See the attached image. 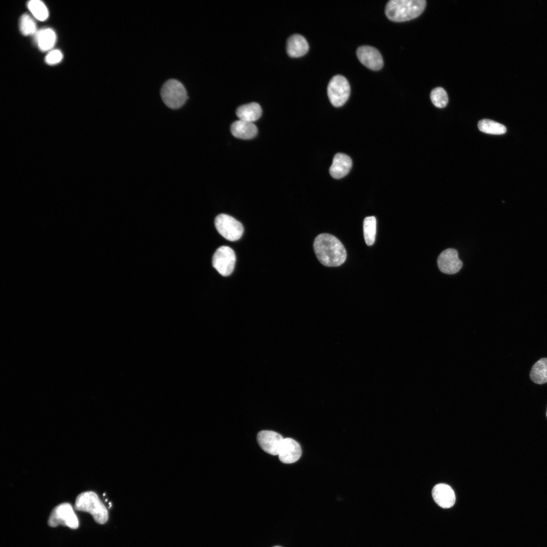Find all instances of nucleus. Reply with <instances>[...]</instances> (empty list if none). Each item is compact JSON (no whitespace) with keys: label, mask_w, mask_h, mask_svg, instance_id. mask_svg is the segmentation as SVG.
<instances>
[{"label":"nucleus","mask_w":547,"mask_h":547,"mask_svg":"<svg viewBox=\"0 0 547 547\" xmlns=\"http://www.w3.org/2000/svg\"><path fill=\"white\" fill-rule=\"evenodd\" d=\"M478 127L480 131L490 134L501 135L506 131V128L504 125L489 119L480 121Z\"/></svg>","instance_id":"20"},{"label":"nucleus","mask_w":547,"mask_h":547,"mask_svg":"<svg viewBox=\"0 0 547 547\" xmlns=\"http://www.w3.org/2000/svg\"><path fill=\"white\" fill-rule=\"evenodd\" d=\"M230 131L237 138L250 139L256 136L258 129L253 123L239 120L232 124Z\"/></svg>","instance_id":"15"},{"label":"nucleus","mask_w":547,"mask_h":547,"mask_svg":"<svg viewBox=\"0 0 547 547\" xmlns=\"http://www.w3.org/2000/svg\"><path fill=\"white\" fill-rule=\"evenodd\" d=\"M34 35V41L38 49L43 52L51 49L56 42L55 32L50 28L37 30Z\"/></svg>","instance_id":"17"},{"label":"nucleus","mask_w":547,"mask_h":547,"mask_svg":"<svg viewBox=\"0 0 547 547\" xmlns=\"http://www.w3.org/2000/svg\"><path fill=\"white\" fill-rule=\"evenodd\" d=\"M363 229L366 244L368 246L373 245L375 242L376 232V220L374 216L367 217L364 219Z\"/></svg>","instance_id":"21"},{"label":"nucleus","mask_w":547,"mask_h":547,"mask_svg":"<svg viewBox=\"0 0 547 547\" xmlns=\"http://www.w3.org/2000/svg\"><path fill=\"white\" fill-rule=\"evenodd\" d=\"M63 58V54L59 50L51 51L46 55L45 61L49 65H54L59 63Z\"/></svg>","instance_id":"25"},{"label":"nucleus","mask_w":547,"mask_h":547,"mask_svg":"<svg viewBox=\"0 0 547 547\" xmlns=\"http://www.w3.org/2000/svg\"><path fill=\"white\" fill-rule=\"evenodd\" d=\"M274 547H281V546H274Z\"/></svg>","instance_id":"26"},{"label":"nucleus","mask_w":547,"mask_h":547,"mask_svg":"<svg viewBox=\"0 0 547 547\" xmlns=\"http://www.w3.org/2000/svg\"><path fill=\"white\" fill-rule=\"evenodd\" d=\"M350 88L346 79L341 75L334 76L327 87V94L331 104L336 107L342 106L348 100Z\"/></svg>","instance_id":"6"},{"label":"nucleus","mask_w":547,"mask_h":547,"mask_svg":"<svg viewBox=\"0 0 547 547\" xmlns=\"http://www.w3.org/2000/svg\"><path fill=\"white\" fill-rule=\"evenodd\" d=\"M48 523L52 527L61 525L72 529H77L79 525V520L72 506L67 502L61 503L54 507L50 514Z\"/></svg>","instance_id":"5"},{"label":"nucleus","mask_w":547,"mask_h":547,"mask_svg":"<svg viewBox=\"0 0 547 547\" xmlns=\"http://www.w3.org/2000/svg\"><path fill=\"white\" fill-rule=\"evenodd\" d=\"M426 7L424 0H390L385 7V15L393 22H401L419 16Z\"/></svg>","instance_id":"2"},{"label":"nucleus","mask_w":547,"mask_h":547,"mask_svg":"<svg viewBox=\"0 0 547 547\" xmlns=\"http://www.w3.org/2000/svg\"><path fill=\"white\" fill-rule=\"evenodd\" d=\"M532 381L539 384L547 382V358L537 361L532 366L530 373Z\"/></svg>","instance_id":"19"},{"label":"nucleus","mask_w":547,"mask_h":547,"mask_svg":"<svg viewBox=\"0 0 547 547\" xmlns=\"http://www.w3.org/2000/svg\"><path fill=\"white\" fill-rule=\"evenodd\" d=\"M236 260L233 250L228 246H222L215 252L212 257V265L220 275L226 277L233 271Z\"/></svg>","instance_id":"8"},{"label":"nucleus","mask_w":547,"mask_h":547,"mask_svg":"<svg viewBox=\"0 0 547 547\" xmlns=\"http://www.w3.org/2000/svg\"><path fill=\"white\" fill-rule=\"evenodd\" d=\"M430 97L433 104L438 108L445 107L448 102V96L445 90L441 87L434 89Z\"/></svg>","instance_id":"24"},{"label":"nucleus","mask_w":547,"mask_h":547,"mask_svg":"<svg viewBox=\"0 0 547 547\" xmlns=\"http://www.w3.org/2000/svg\"><path fill=\"white\" fill-rule=\"evenodd\" d=\"M288 54L293 57H299L305 55L309 46L306 39L301 34H294L289 37L287 42Z\"/></svg>","instance_id":"16"},{"label":"nucleus","mask_w":547,"mask_h":547,"mask_svg":"<svg viewBox=\"0 0 547 547\" xmlns=\"http://www.w3.org/2000/svg\"><path fill=\"white\" fill-rule=\"evenodd\" d=\"M214 224L220 235L230 241L239 240L244 232L241 223L227 214H220L217 215L215 219Z\"/></svg>","instance_id":"7"},{"label":"nucleus","mask_w":547,"mask_h":547,"mask_svg":"<svg viewBox=\"0 0 547 547\" xmlns=\"http://www.w3.org/2000/svg\"><path fill=\"white\" fill-rule=\"evenodd\" d=\"M437 263L440 271L449 275L458 272L462 266V262L458 257L457 251L452 248H448L442 251L438 258Z\"/></svg>","instance_id":"9"},{"label":"nucleus","mask_w":547,"mask_h":547,"mask_svg":"<svg viewBox=\"0 0 547 547\" xmlns=\"http://www.w3.org/2000/svg\"><path fill=\"white\" fill-rule=\"evenodd\" d=\"M284 438L279 434L271 431H262L257 436L260 447L266 453L278 455Z\"/></svg>","instance_id":"11"},{"label":"nucleus","mask_w":547,"mask_h":547,"mask_svg":"<svg viewBox=\"0 0 547 547\" xmlns=\"http://www.w3.org/2000/svg\"><path fill=\"white\" fill-rule=\"evenodd\" d=\"M357 56L360 62L372 70H378L383 65L382 56L376 48L370 46H362L357 50Z\"/></svg>","instance_id":"10"},{"label":"nucleus","mask_w":547,"mask_h":547,"mask_svg":"<svg viewBox=\"0 0 547 547\" xmlns=\"http://www.w3.org/2000/svg\"><path fill=\"white\" fill-rule=\"evenodd\" d=\"M236 114L239 120L253 123L261 116L262 109L258 103L251 102L239 106L236 110Z\"/></svg>","instance_id":"18"},{"label":"nucleus","mask_w":547,"mask_h":547,"mask_svg":"<svg viewBox=\"0 0 547 547\" xmlns=\"http://www.w3.org/2000/svg\"><path fill=\"white\" fill-rule=\"evenodd\" d=\"M352 166V161L347 155L338 153L335 155L329 169L331 176L335 179H340L346 175Z\"/></svg>","instance_id":"14"},{"label":"nucleus","mask_w":547,"mask_h":547,"mask_svg":"<svg viewBox=\"0 0 547 547\" xmlns=\"http://www.w3.org/2000/svg\"><path fill=\"white\" fill-rule=\"evenodd\" d=\"M27 8L33 16L40 21L46 20L49 16V11L45 4L40 0L28 2Z\"/></svg>","instance_id":"22"},{"label":"nucleus","mask_w":547,"mask_h":547,"mask_svg":"<svg viewBox=\"0 0 547 547\" xmlns=\"http://www.w3.org/2000/svg\"><path fill=\"white\" fill-rule=\"evenodd\" d=\"M74 509L90 514L94 521L100 524H105L108 519V511L98 495L93 491L82 492L76 497Z\"/></svg>","instance_id":"3"},{"label":"nucleus","mask_w":547,"mask_h":547,"mask_svg":"<svg viewBox=\"0 0 547 547\" xmlns=\"http://www.w3.org/2000/svg\"><path fill=\"white\" fill-rule=\"evenodd\" d=\"M314 249L319 261L326 266H338L346 258V252L342 244L330 234L318 235L315 239Z\"/></svg>","instance_id":"1"},{"label":"nucleus","mask_w":547,"mask_h":547,"mask_svg":"<svg viewBox=\"0 0 547 547\" xmlns=\"http://www.w3.org/2000/svg\"><path fill=\"white\" fill-rule=\"evenodd\" d=\"M300 445L294 440L284 439L278 456L279 460L284 463H292L297 461L301 455Z\"/></svg>","instance_id":"12"},{"label":"nucleus","mask_w":547,"mask_h":547,"mask_svg":"<svg viewBox=\"0 0 547 547\" xmlns=\"http://www.w3.org/2000/svg\"><path fill=\"white\" fill-rule=\"evenodd\" d=\"M546 415H547V414H546Z\"/></svg>","instance_id":"27"},{"label":"nucleus","mask_w":547,"mask_h":547,"mask_svg":"<svg viewBox=\"0 0 547 547\" xmlns=\"http://www.w3.org/2000/svg\"><path fill=\"white\" fill-rule=\"evenodd\" d=\"M432 496L436 503L444 509L452 507L455 501L454 491L450 486L444 483L437 484L434 487Z\"/></svg>","instance_id":"13"},{"label":"nucleus","mask_w":547,"mask_h":547,"mask_svg":"<svg viewBox=\"0 0 547 547\" xmlns=\"http://www.w3.org/2000/svg\"><path fill=\"white\" fill-rule=\"evenodd\" d=\"M164 103L169 108L177 109L181 107L187 99L184 85L179 81L171 79L164 83L161 90Z\"/></svg>","instance_id":"4"},{"label":"nucleus","mask_w":547,"mask_h":547,"mask_svg":"<svg viewBox=\"0 0 547 547\" xmlns=\"http://www.w3.org/2000/svg\"><path fill=\"white\" fill-rule=\"evenodd\" d=\"M19 29L21 33L25 36L34 35L37 31L35 21L27 14H24L20 17Z\"/></svg>","instance_id":"23"}]
</instances>
